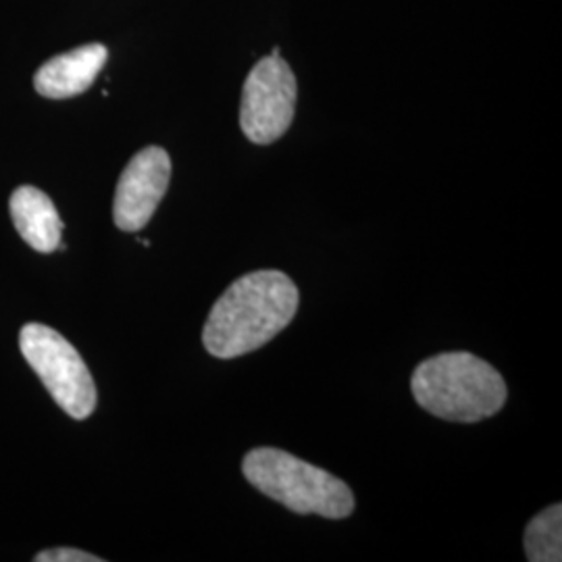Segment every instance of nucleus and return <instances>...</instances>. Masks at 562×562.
<instances>
[{
  "instance_id": "obj_6",
  "label": "nucleus",
  "mask_w": 562,
  "mask_h": 562,
  "mask_svg": "<svg viewBox=\"0 0 562 562\" xmlns=\"http://www.w3.org/2000/svg\"><path fill=\"white\" fill-rule=\"evenodd\" d=\"M169 180L171 159L167 150L148 146L134 155L117 181L113 204V220L121 232L134 234L146 227L161 204Z\"/></svg>"
},
{
  "instance_id": "obj_8",
  "label": "nucleus",
  "mask_w": 562,
  "mask_h": 562,
  "mask_svg": "<svg viewBox=\"0 0 562 562\" xmlns=\"http://www.w3.org/2000/svg\"><path fill=\"white\" fill-rule=\"evenodd\" d=\"M11 220L30 248L50 255L60 246L63 222L55 202L34 186H21L11 194Z\"/></svg>"
},
{
  "instance_id": "obj_9",
  "label": "nucleus",
  "mask_w": 562,
  "mask_h": 562,
  "mask_svg": "<svg viewBox=\"0 0 562 562\" xmlns=\"http://www.w3.org/2000/svg\"><path fill=\"white\" fill-rule=\"evenodd\" d=\"M525 554L531 562L562 561V506L552 504L525 529Z\"/></svg>"
},
{
  "instance_id": "obj_1",
  "label": "nucleus",
  "mask_w": 562,
  "mask_h": 562,
  "mask_svg": "<svg viewBox=\"0 0 562 562\" xmlns=\"http://www.w3.org/2000/svg\"><path fill=\"white\" fill-rule=\"evenodd\" d=\"M299 288L281 271H252L213 304L202 344L217 359H238L281 334L299 311Z\"/></svg>"
},
{
  "instance_id": "obj_7",
  "label": "nucleus",
  "mask_w": 562,
  "mask_h": 562,
  "mask_svg": "<svg viewBox=\"0 0 562 562\" xmlns=\"http://www.w3.org/2000/svg\"><path fill=\"white\" fill-rule=\"evenodd\" d=\"M106 59V46L86 44L44 63L34 78V86L46 99L60 101L78 97L99 78Z\"/></svg>"
},
{
  "instance_id": "obj_2",
  "label": "nucleus",
  "mask_w": 562,
  "mask_h": 562,
  "mask_svg": "<svg viewBox=\"0 0 562 562\" xmlns=\"http://www.w3.org/2000/svg\"><path fill=\"white\" fill-rule=\"evenodd\" d=\"M411 390L427 413L454 423L494 417L508 396L503 375L471 352H443L423 361Z\"/></svg>"
},
{
  "instance_id": "obj_3",
  "label": "nucleus",
  "mask_w": 562,
  "mask_h": 562,
  "mask_svg": "<svg viewBox=\"0 0 562 562\" xmlns=\"http://www.w3.org/2000/svg\"><path fill=\"white\" fill-rule=\"evenodd\" d=\"M241 471L250 485L292 513L346 519L355 510V496L346 483L285 450H250L244 457Z\"/></svg>"
},
{
  "instance_id": "obj_4",
  "label": "nucleus",
  "mask_w": 562,
  "mask_h": 562,
  "mask_svg": "<svg viewBox=\"0 0 562 562\" xmlns=\"http://www.w3.org/2000/svg\"><path fill=\"white\" fill-rule=\"evenodd\" d=\"M21 355L36 371L48 394L74 419H88L97 408V385L80 352L53 327L27 323L20 334Z\"/></svg>"
},
{
  "instance_id": "obj_5",
  "label": "nucleus",
  "mask_w": 562,
  "mask_h": 562,
  "mask_svg": "<svg viewBox=\"0 0 562 562\" xmlns=\"http://www.w3.org/2000/svg\"><path fill=\"white\" fill-rule=\"evenodd\" d=\"M299 86L290 65L276 55L259 60L241 90L240 125L255 144H273L290 130L296 111Z\"/></svg>"
},
{
  "instance_id": "obj_10",
  "label": "nucleus",
  "mask_w": 562,
  "mask_h": 562,
  "mask_svg": "<svg viewBox=\"0 0 562 562\" xmlns=\"http://www.w3.org/2000/svg\"><path fill=\"white\" fill-rule=\"evenodd\" d=\"M36 562H102V559L76 548H53L41 552Z\"/></svg>"
}]
</instances>
